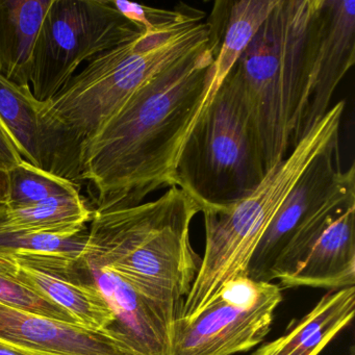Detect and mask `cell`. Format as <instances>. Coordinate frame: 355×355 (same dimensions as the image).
Segmentation results:
<instances>
[{
    "mask_svg": "<svg viewBox=\"0 0 355 355\" xmlns=\"http://www.w3.org/2000/svg\"><path fill=\"white\" fill-rule=\"evenodd\" d=\"M53 0H0V74L30 86L33 49Z\"/></svg>",
    "mask_w": 355,
    "mask_h": 355,
    "instance_id": "cell-16",
    "label": "cell"
},
{
    "mask_svg": "<svg viewBox=\"0 0 355 355\" xmlns=\"http://www.w3.org/2000/svg\"><path fill=\"white\" fill-rule=\"evenodd\" d=\"M282 302V288L246 277L227 282L191 320L180 318L172 355H234L263 342Z\"/></svg>",
    "mask_w": 355,
    "mask_h": 355,
    "instance_id": "cell-8",
    "label": "cell"
},
{
    "mask_svg": "<svg viewBox=\"0 0 355 355\" xmlns=\"http://www.w3.org/2000/svg\"><path fill=\"white\" fill-rule=\"evenodd\" d=\"M209 42L207 15L193 9L182 21L168 30L144 32L91 60L41 105L39 121L45 171L80 187L83 145L142 85Z\"/></svg>",
    "mask_w": 355,
    "mask_h": 355,
    "instance_id": "cell-2",
    "label": "cell"
},
{
    "mask_svg": "<svg viewBox=\"0 0 355 355\" xmlns=\"http://www.w3.org/2000/svg\"><path fill=\"white\" fill-rule=\"evenodd\" d=\"M24 161L7 128L0 120V167L11 170Z\"/></svg>",
    "mask_w": 355,
    "mask_h": 355,
    "instance_id": "cell-22",
    "label": "cell"
},
{
    "mask_svg": "<svg viewBox=\"0 0 355 355\" xmlns=\"http://www.w3.org/2000/svg\"><path fill=\"white\" fill-rule=\"evenodd\" d=\"M319 0H277L234 66L269 170L301 140Z\"/></svg>",
    "mask_w": 355,
    "mask_h": 355,
    "instance_id": "cell-4",
    "label": "cell"
},
{
    "mask_svg": "<svg viewBox=\"0 0 355 355\" xmlns=\"http://www.w3.org/2000/svg\"><path fill=\"white\" fill-rule=\"evenodd\" d=\"M9 197V171L0 167V207L7 205Z\"/></svg>",
    "mask_w": 355,
    "mask_h": 355,
    "instance_id": "cell-23",
    "label": "cell"
},
{
    "mask_svg": "<svg viewBox=\"0 0 355 355\" xmlns=\"http://www.w3.org/2000/svg\"><path fill=\"white\" fill-rule=\"evenodd\" d=\"M0 343L32 355H135L110 329L94 330L0 303Z\"/></svg>",
    "mask_w": 355,
    "mask_h": 355,
    "instance_id": "cell-13",
    "label": "cell"
},
{
    "mask_svg": "<svg viewBox=\"0 0 355 355\" xmlns=\"http://www.w3.org/2000/svg\"><path fill=\"white\" fill-rule=\"evenodd\" d=\"M354 62V0H319L311 24L301 139L329 111L338 85Z\"/></svg>",
    "mask_w": 355,
    "mask_h": 355,
    "instance_id": "cell-12",
    "label": "cell"
},
{
    "mask_svg": "<svg viewBox=\"0 0 355 355\" xmlns=\"http://www.w3.org/2000/svg\"><path fill=\"white\" fill-rule=\"evenodd\" d=\"M354 313V286L329 291L282 336L250 355H319L352 322Z\"/></svg>",
    "mask_w": 355,
    "mask_h": 355,
    "instance_id": "cell-15",
    "label": "cell"
},
{
    "mask_svg": "<svg viewBox=\"0 0 355 355\" xmlns=\"http://www.w3.org/2000/svg\"><path fill=\"white\" fill-rule=\"evenodd\" d=\"M259 135L234 72L207 103L178 162V187L201 211L248 196L267 173Z\"/></svg>",
    "mask_w": 355,
    "mask_h": 355,
    "instance_id": "cell-6",
    "label": "cell"
},
{
    "mask_svg": "<svg viewBox=\"0 0 355 355\" xmlns=\"http://www.w3.org/2000/svg\"><path fill=\"white\" fill-rule=\"evenodd\" d=\"M144 33L114 0H53L33 49L30 86L40 103L55 96L85 62Z\"/></svg>",
    "mask_w": 355,
    "mask_h": 355,
    "instance_id": "cell-7",
    "label": "cell"
},
{
    "mask_svg": "<svg viewBox=\"0 0 355 355\" xmlns=\"http://www.w3.org/2000/svg\"><path fill=\"white\" fill-rule=\"evenodd\" d=\"M41 105L31 86H19L0 74V120L22 159L45 171L39 121Z\"/></svg>",
    "mask_w": 355,
    "mask_h": 355,
    "instance_id": "cell-18",
    "label": "cell"
},
{
    "mask_svg": "<svg viewBox=\"0 0 355 355\" xmlns=\"http://www.w3.org/2000/svg\"><path fill=\"white\" fill-rule=\"evenodd\" d=\"M338 142L320 153L305 170L261 238L248 267V277L271 282L272 268L288 243L315 219L355 203L354 164L338 166Z\"/></svg>",
    "mask_w": 355,
    "mask_h": 355,
    "instance_id": "cell-9",
    "label": "cell"
},
{
    "mask_svg": "<svg viewBox=\"0 0 355 355\" xmlns=\"http://www.w3.org/2000/svg\"><path fill=\"white\" fill-rule=\"evenodd\" d=\"M0 355H32L30 353L24 352V351L19 350V349L14 348V347L9 346V345L0 343Z\"/></svg>",
    "mask_w": 355,
    "mask_h": 355,
    "instance_id": "cell-24",
    "label": "cell"
},
{
    "mask_svg": "<svg viewBox=\"0 0 355 355\" xmlns=\"http://www.w3.org/2000/svg\"><path fill=\"white\" fill-rule=\"evenodd\" d=\"M277 0H219L207 18L214 53L213 80L207 103L219 90L245 49L275 7Z\"/></svg>",
    "mask_w": 355,
    "mask_h": 355,
    "instance_id": "cell-14",
    "label": "cell"
},
{
    "mask_svg": "<svg viewBox=\"0 0 355 355\" xmlns=\"http://www.w3.org/2000/svg\"><path fill=\"white\" fill-rule=\"evenodd\" d=\"M0 303L11 305L16 309L30 311L49 319L78 324L67 311L12 277L1 267H0Z\"/></svg>",
    "mask_w": 355,
    "mask_h": 355,
    "instance_id": "cell-21",
    "label": "cell"
},
{
    "mask_svg": "<svg viewBox=\"0 0 355 355\" xmlns=\"http://www.w3.org/2000/svg\"><path fill=\"white\" fill-rule=\"evenodd\" d=\"M80 187L22 161L9 170L8 207H26L55 197L80 195Z\"/></svg>",
    "mask_w": 355,
    "mask_h": 355,
    "instance_id": "cell-19",
    "label": "cell"
},
{
    "mask_svg": "<svg viewBox=\"0 0 355 355\" xmlns=\"http://www.w3.org/2000/svg\"><path fill=\"white\" fill-rule=\"evenodd\" d=\"M286 288H340L355 284V205L320 216L299 232L272 268Z\"/></svg>",
    "mask_w": 355,
    "mask_h": 355,
    "instance_id": "cell-10",
    "label": "cell"
},
{
    "mask_svg": "<svg viewBox=\"0 0 355 355\" xmlns=\"http://www.w3.org/2000/svg\"><path fill=\"white\" fill-rule=\"evenodd\" d=\"M199 213L178 187L135 207L93 211L83 255L153 298L184 304L201 261L190 238Z\"/></svg>",
    "mask_w": 355,
    "mask_h": 355,
    "instance_id": "cell-3",
    "label": "cell"
},
{
    "mask_svg": "<svg viewBox=\"0 0 355 355\" xmlns=\"http://www.w3.org/2000/svg\"><path fill=\"white\" fill-rule=\"evenodd\" d=\"M93 209L80 195L55 197L26 207H0V232L73 236L87 228Z\"/></svg>",
    "mask_w": 355,
    "mask_h": 355,
    "instance_id": "cell-17",
    "label": "cell"
},
{
    "mask_svg": "<svg viewBox=\"0 0 355 355\" xmlns=\"http://www.w3.org/2000/svg\"><path fill=\"white\" fill-rule=\"evenodd\" d=\"M344 101L297 143L286 159L270 168L261 184L241 200L203 209L205 247L196 277L184 298L182 318L191 320L227 282L248 276V267L266 230L311 162L338 142Z\"/></svg>",
    "mask_w": 355,
    "mask_h": 355,
    "instance_id": "cell-5",
    "label": "cell"
},
{
    "mask_svg": "<svg viewBox=\"0 0 355 355\" xmlns=\"http://www.w3.org/2000/svg\"><path fill=\"white\" fill-rule=\"evenodd\" d=\"M213 70L207 44L142 85L83 145L80 182L94 190L93 211L135 207L178 187L180 151L205 109Z\"/></svg>",
    "mask_w": 355,
    "mask_h": 355,
    "instance_id": "cell-1",
    "label": "cell"
},
{
    "mask_svg": "<svg viewBox=\"0 0 355 355\" xmlns=\"http://www.w3.org/2000/svg\"><path fill=\"white\" fill-rule=\"evenodd\" d=\"M88 234V228H85L73 236L0 232V254L39 252L59 253L78 257L82 254L86 248Z\"/></svg>",
    "mask_w": 355,
    "mask_h": 355,
    "instance_id": "cell-20",
    "label": "cell"
},
{
    "mask_svg": "<svg viewBox=\"0 0 355 355\" xmlns=\"http://www.w3.org/2000/svg\"><path fill=\"white\" fill-rule=\"evenodd\" d=\"M12 277L67 311L78 325L109 329L115 315L95 282L83 253L15 252L0 254Z\"/></svg>",
    "mask_w": 355,
    "mask_h": 355,
    "instance_id": "cell-11",
    "label": "cell"
}]
</instances>
